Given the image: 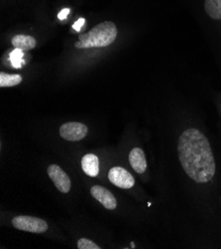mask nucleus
<instances>
[{"label": "nucleus", "mask_w": 221, "mask_h": 249, "mask_svg": "<svg viewBox=\"0 0 221 249\" xmlns=\"http://www.w3.org/2000/svg\"><path fill=\"white\" fill-rule=\"evenodd\" d=\"M83 171L89 177H96L100 173V160L94 154H86L82 159Z\"/></svg>", "instance_id": "1a4fd4ad"}, {"label": "nucleus", "mask_w": 221, "mask_h": 249, "mask_svg": "<svg viewBox=\"0 0 221 249\" xmlns=\"http://www.w3.org/2000/svg\"><path fill=\"white\" fill-rule=\"evenodd\" d=\"M69 12H70V9H68V8H65V9H63L62 11H60V12H59V14H58V18H59L60 20H65V19L68 17V15L69 14Z\"/></svg>", "instance_id": "2eb2a0df"}, {"label": "nucleus", "mask_w": 221, "mask_h": 249, "mask_svg": "<svg viewBox=\"0 0 221 249\" xmlns=\"http://www.w3.org/2000/svg\"><path fill=\"white\" fill-rule=\"evenodd\" d=\"M23 57H24V54L22 52V50L15 48L14 51L10 53V61L12 66L16 69H20L24 65Z\"/></svg>", "instance_id": "f8f14e48"}, {"label": "nucleus", "mask_w": 221, "mask_h": 249, "mask_svg": "<svg viewBox=\"0 0 221 249\" xmlns=\"http://www.w3.org/2000/svg\"><path fill=\"white\" fill-rule=\"evenodd\" d=\"M78 248L79 249H101L102 247L95 244L93 241L87 238H81L78 240Z\"/></svg>", "instance_id": "ddd939ff"}, {"label": "nucleus", "mask_w": 221, "mask_h": 249, "mask_svg": "<svg viewBox=\"0 0 221 249\" xmlns=\"http://www.w3.org/2000/svg\"><path fill=\"white\" fill-rule=\"evenodd\" d=\"M12 45L16 49H20L22 51H28L36 47V40L29 35L19 34L13 37Z\"/></svg>", "instance_id": "9d476101"}, {"label": "nucleus", "mask_w": 221, "mask_h": 249, "mask_svg": "<svg viewBox=\"0 0 221 249\" xmlns=\"http://www.w3.org/2000/svg\"><path fill=\"white\" fill-rule=\"evenodd\" d=\"M22 82V77L20 74L16 73H7V72H0V88H9L14 87Z\"/></svg>", "instance_id": "9b49d317"}, {"label": "nucleus", "mask_w": 221, "mask_h": 249, "mask_svg": "<svg viewBox=\"0 0 221 249\" xmlns=\"http://www.w3.org/2000/svg\"><path fill=\"white\" fill-rule=\"evenodd\" d=\"M48 175L60 192L64 194H67L69 192L71 187L69 177L67 175L65 171L61 167L54 164L50 165L48 167Z\"/></svg>", "instance_id": "423d86ee"}, {"label": "nucleus", "mask_w": 221, "mask_h": 249, "mask_svg": "<svg viewBox=\"0 0 221 249\" xmlns=\"http://www.w3.org/2000/svg\"><path fill=\"white\" fill-rule=\"evenodd\" d=\"M129 163L138 174H143L147 170V160L141 148H133L129 153Z\"/></svg>", "instance_id": "6e6552de"}, {"label": "nucleus", "mask_w": 221, "mask_h": 249, "mask_svg": "<svg viewBox=\"0 0 221 249\" xmlns=\"http://www.w3.org/2000/svg\"><path fill=\"white\" fill-rule=\"evenodd\" d=\"M109 181L116 187L121 189H131L135 180L131 174L122 167H113L108 172Z\"/></svg>", "instance_id": "39448f33"}, {"label": "nucleus", "mask_w": 221, "mask_h": 249, "mask_svg": "<svg viewBox=\"0 0 221 249\" xmlns=\"http://www.w3.org/2000/svg\"><path fill=\"white\" fill-rule=\"evenodd\" d=\"M88 128L81 122H67L60 127V135L68 141H80L87 135Z\"/></svg>", "instance_id": "20e7f679"}, {"label": "nucleus", "mask_w": 221, "mask_h": 249, "mask_svg": "<svg viewBox=\"0 0 221 249\" xmlns=\"http://www.w3.org/2000/svg\"><path fill=\"white\" fill-rule=\"evenodd\" d=\"M117 38V28L113 22L105 21L97 24L88 33L81 34L75 43L77 49L103 48L111 45Z\"/></svg>", "instance_id": "f03ea898"}, {"label": "nucleus", "mask_w": 221, "mask_h": 249, "mask_svg": "<svg viewBox=\"0 0 221 249\" xmlns=\"http://www.w3.org/2000/svg\"><path fill=\"white\" fill-rule=\"evenodd\" d=\"M85 18H80L77 22H75V24L72 25V28L75 29L76 31L80 32L82 30L83 26L85 25Z\"/></svg>", "instance_id": "4468645a"}, {"label": "nucleus", "mask_w": 221, "mask_h": 249, "mask_svg": "<svg viewBox=\"0 0 221 249\" xmlns=\"http://www.w3.org/2000/svg\"><path fill=\"white\" fill-rule=\"evenodd\" d=\"M12 226L22 231L32 233H44L48 231V223L38 217L29 215H18L12 219Z\"/></svg>", "instance_id": "7ed1b4c3"}, {"label": "nucleus", "mask_w": 221, "mask_h": 249, "mask_svg": "<svg viewBox=\"0 0 221 249\" xmlns=\"http://www.w3.org/2000/svg\"><path fill=\"white\" fill-rule=\"evenodd\" d=\"M91 196L100 202L107 210H115L117 207V201L111 192L102 186H93L90 189Z\"/></svg>", "instance_id": "0eeeda50"}, {"label": "nucleus", "mask_w": 221, "mask_h": 249, "mask_svg": "<svg viewBox=\"0 0 221 249\" xmlns=\"http://www.w3.org/2000/svg\"><path fill=\"white\" fill-rule=\"evenodd\" d=\"M178 155L185 173L198 184L212 181L216 163L207 137L198 128H187L178 141Z\"/></svg>", "instance_id": "f257e3e1"}, {"label": "nucleus", "mask_w": 221, "mask_h": 249, "mask_svg": "<svg viewBox=\"0 0 221 249\" xmlns=\"http://www.w3.org/2000/svg\"><path fill=\"white\" fill-rule=\"evenodd\" d=\"M131 248H135V243L131 242Z\"/></svg>", "instance_id": "dca6fc26"}]
</instances>
